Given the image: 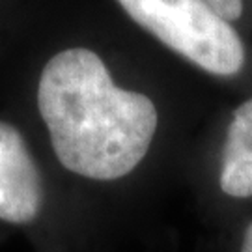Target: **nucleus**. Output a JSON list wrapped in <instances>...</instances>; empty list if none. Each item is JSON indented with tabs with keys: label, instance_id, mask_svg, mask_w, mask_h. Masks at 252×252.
<instances>
[{
	"label": "nucleus",
	"instance_id": "423d86ee",
	"mask_svg": "<svg viewBox=\"0 0 252 252\" xmlns=\"http://www.w3.org/2000/svg\"><path fill=\"white\" fill-rule=\"evenodd\" d=\"M37 252H107L103 243H56L49 245Z\"/></svg>",
	"mask_w": 252,
	"mask_h": 252
},
{
	"label": "nucleus",
	"instance_id": "39448f33",
	"mask_svg": "<svg viewBox=\"0 0 252 252\" xmlns=\"http://www.w3.org/2000/svg\"><path fill=\"white\" fill-rule=\"evenodd\" d=\"M213 13L226 21L234 23L243 15V0H204Z\"/></svg>",
	"mask_w": 252,
	"mask_h": 252
},
{
	"label": "nucleus",
	"instance_id": "f03ea898",
	"mask_svg": "<svg viewBox=\"0 0 252 252\" xmlns=\"http://www.w3.org/2000/svg\"><path fill=\"white\" fill-rule=\"evenodd\" d=\"M0 232L30 237L36 249L56 243H103L75 213L17 126L0 120Z\"/></svg>",
	"mask_w": 252,
	"mask_h": 252
},
{
	"label": "nucleus",
	"instance_id": "20e7f679",
	"mask_svg": "<svg viewBox=\"0 0 252 252\" xmlns=\"http://www.w3.org/2000/svg\"><path fill=\"white\" fill-rule=\"evenodd\" d=\"M219 189L228 198H252V97L235 108L228 124Z\"/></svg>",
	"mask_w": 252,
	"mask_h": 252
},
{
	"label": "nucleus",
	"instance_id": "7ed1b4c3",
	"mask_svg": "<svg viewBox=\"0 0 252 252\" xmlns=\"http://www.w3.org/2000/svg\"><path fill=\"white\" fill-rule=\"evenodd\" d=\"M136 25L200 69L232 77L245 63V47L230 23L204 0H118Z\"/></svg>",
	"mask_w": 252,
	"mask_h": 252
},
{
	"label": "nucleus",
	"instance_id": "0eeeda50",
	"mask_svg": "<svg viewBox=\"0 0 252 252\" xmlns=\"http://www.w3.org/2000/svg\"><path fill=\"white\" fill-rule=\"evenodd\" d=\"M239 252H252V220L247 224V228H245L243 237H241Z\"/></svg>",
	"mask_w": 252,
	"mask_h": 252
},
{
	"label": "nucleus",
	"instance_id": "f257e3e1",
	"mask_svg": "<svg viewBox=\"0 0 252 252\" xmlns=\"http://www.w3.org/2000/svg\"><path fill=\"white\" fill-rule=\"evenodd\" d=\"M36 108L54 161L75 183V209L103 239L107 194L146 161L159 129L157 105L120 86L99 54L75 47L43 65Z\"/></svg>",
	"mask_w": 252,
	"mask_h": 252
}]
</instances>
